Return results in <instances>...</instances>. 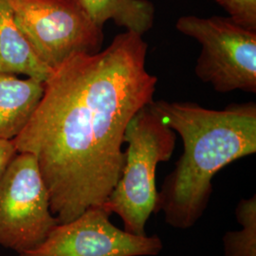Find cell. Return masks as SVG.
<instances>
[{"label": "cell", "mask_w": 256, "mask_h": 256, "mask_svg": "<svg viewBox=\"0 0 256 256\" xmlns=\"http://www.w3.org/2000/svg\"><path fill=\"white\" fill-rule=\"evenodd\" d=\"M236 218L241 226L227 232L223 239L225 256H256V196L238 202Z\"/></svg>", "instance_id": "obj_11"}, {"label": "cell", "mask_w": 256, "mask_h": 256, "mask_svg": "<svg viewBox=\"0 0 256 256\" xmlns=\"http://www.w3.org/2000/svg\"><path fill=\"white\" fill-rule=\"evenodd\" d=\"M16 148L12 140H0V173L8 164L10 158L16 154Z\"/></svg>", "instance_id": "obj_13"}, {"label": "cell", "mask_w": 256, "mask_h": 256, "mask_svg": "<svg viewBox=\"0 0 256 256\" xmlns=\"http://www.w3.org/2000/svg\"><path fill=\"white\" fill-rule=\"evenodd\" d=\"M16 24L39 59L55 70L75 54L102 50V28L79 0H8Z\"/></svg>", "instance_id": "obj_5"}, {"label": "cell", "mask_w": 256, "mask_h": 256, "mask_svg": "<svg viewBox=\"0 0 256 256\" xmlns=\"http://www.w3.org/2000/svg\"><path fill=\"white\" fill-rule=\"evenodd\" d=\"M104 206L59 223L38 246L19 256H156L164 250L156 236H135L116 227Z\"/></svg>", "instance_id": "obj_7"}, {"label": "cell", "mask_w": 256, "mask_h": 256, "mask_svg": "<svg viewBox=\"0 0 256 256\" xmlns=\"http://www.w3.org/2000/svg\"><path fill=\"white\" fill-rule=\"evenodd\" d=\"M45 90V82L0 74V140H14L26 128Z\"/></svg>", "instance_id": "obj_8"}, {"label": "cell", "mask_w": 256, "mask_h": 256, "mask_svg": "<svg viewBox=\"0 0 256 256\" xmlns=\"http://www.w3.org/2000/svg\"><path fill=\"white\" fill-rule=\"evenodd\" d=\"M149 106L183 144L182 155L158 192L155 212H162L172 228L190 229L207 209L216 174L256 153V102L234 104L220 110L162 100Z\"/></svg>", "instance_id": "obj_2"}, {"label": "cell", "mask_w": 256, "mask_h": 256, "mask_svg": "<svg viewBox=\"0 0 256 256\" xmlns=\"http://www.w3.org/2000/svg\"><path fill=\"white\" fill-rule=\"evenodd\" d=\"M239 25L256 32V0H214Z\"/></svg>", "instance_id": "obj_12"}, {"label": "cell", "mask_w": 256, "mask_h": 256, "mask_svg": "<svg viewBox=\"0 0 256 256\" xmlns=\"http://www.w3.org/2000/svg\"><path fill=\"white\" fill-rule=\"evenodd\" d=\"M92 21L104 28L108 21L144 36L154 26L155 6L149 0H79Z\"/></svg>", "instance_id": "obj_10"}, {"label": "cell", "mask_w": 256, "mask_h": 256, "mask_svg": "<svg viewBox=\"0 0 256 256\" xmlns=\"http://www.w3.org/2000/svg\"><path fill=\"white\" fill-rule=\"evenodd\" d=\"M176 28L202 45L194 72L214 90L256 92V32L223 16L178 19Z\"/></svg>", "instance_id": "obj_4"}, {"label": "cell", "mask_w": 256, "mask_h": 256, "mask_svg": "<svg viewBox=\"0 0 256 256\" xmlns=\"http://www.w3.org/2000/svg\"><path fill=\"white\" fill-rule=\"evenodd\" d=\"M52 72L16 24L9 1L0 0V74H24L45 82Z\"/></svg>", "instance_id": "obj_9"}, {"label": "cell", "mask_w": 256, "mask_h": 256, "mask_svg": "<svg viewBox=\"0 0 256 256\" xmlns=\"http://www.w3.org/2000/svg\"><path fill=\"white\" fill-rule=\"evenodd\" d=\"M148 45L126 30L94 54L72 56L45 82L26 128L12 142L36 156L59 223L104 206L124 164V134L154 101Z\"/></svg>", "instance_id": "obj_1"}, {"label": "cell", "mask_w": 256, "mask_h": 256, "mask_svg": "<svg viewBox=\"0 0 256 256\" xmlns=\"http://www.w3.org/2000/svg\"><path fill=\"white\" fill-rule=\"evenodd\" d=\"M58 224L36 156L16 152L0 173V246L26 252Z\"/></svg>", "instance_id": "obj_6"}, {"label": "cell", "mask_w": 256, "mask_h": 256, "mask_svg": "<svg viewBox=\"0 0 256 256\" xmlns=\"http://www.w3.org/2000/svg\"><path fill=\"white\" fill-rule=\"evenodd\" d=\"M124 144V168L104 207L119 216L126 232L146 236L147 221L158 200L156 167L173 155L176 132L147 106L128 124Z\"/></svg>", "instance_id": "obj_3"}]
</instances>
